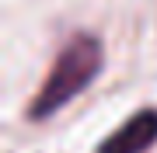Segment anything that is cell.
<instances>
[{"mask_svg": "<svg viewBox=\"0 0 157 153\" xmlns=\"http://www.w3.org/2000/svg\"><path fill=\"white\" fill-rule=\"evenodd\" d=\"M105 70V46H101L98 35L91 31H77L73 38L56 52L45 80L39 84L35 97L25 108V118L28 122H45L56 111H63L77 94H84L91 84L101 77Z\"/></svg>", "mask_w": 157, "mask_h": 153, "instance_id": "cell-1", "label": "cell"}, {"mask_svg": "<svg viewBox=\"0 0 157 153\" xmlns=\"http://www.w3.org/2000/svg\"><path fill=\"white\" fill-rule=\"evenodd\" d=\"M157 146V108H136L129 118L98 143L94 153H150Z\"/></svg>", "mask_w": 157, "mask_h": 153, "instance_id": "cell-2", "label": "cell"}]
</instances>
